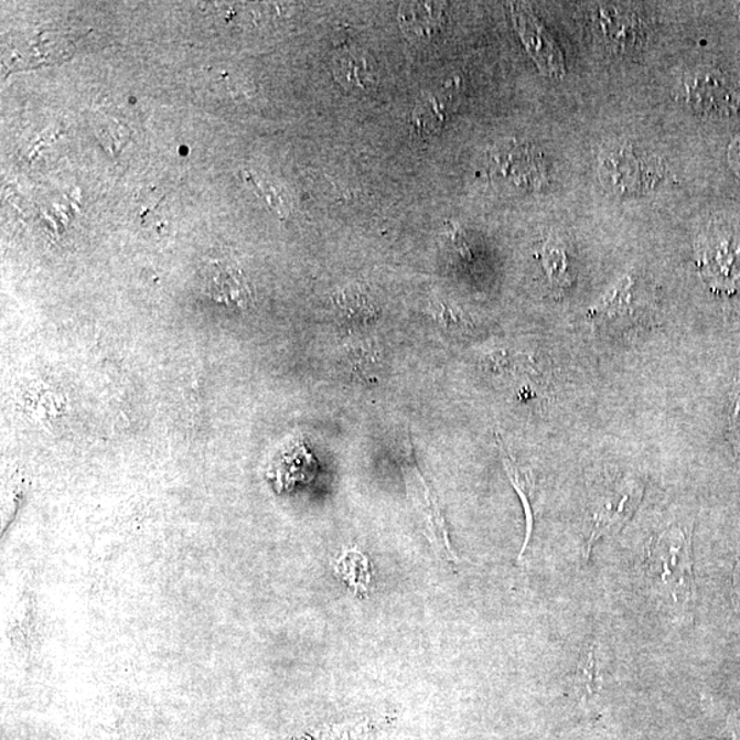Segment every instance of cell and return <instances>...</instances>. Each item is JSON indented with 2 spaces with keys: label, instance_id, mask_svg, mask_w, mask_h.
<instances>
[{
  "label": "cell",
  "instance_id": "obj_1",
  "mask_svg": "<svg viewBox=\"0 0 740 740\" xmlns=\"http://www.w3.org/2000/svg\"><path fill=\"white\" fill-rule=\"evenodd\" d=\"M650 589L671 614L685 619L695 602L693 525L674 523L654 536L646 550Z\"/></svg>",
  "mask_w": 740,
  "mask_h": 740
},
{
  "label": "cell",
  "instance_id": "obj_2",
  "mask_svg": "<svg viewBox=\"0 0 740 740\" xmlns=\"http://www.w3.org/2000/svg\"><path fill=\"white\" fill-rule=\"evenodd\" d=\"M642 485L632 479H618L603 487L592 502L587 533L586 557L604 536L612 535L629 522L642 500Z\"/></svg>",
  "mask_w": 740,
  "mask_h": 740
},
{
  "label": "cell",
  "instance_id": "obj_3",
  "mask_svg": "<svg viewBox=\"0 0 740 740\" xmlns=\"http://www.w3.org/2000/svg\"><path fill=\"white\" fill-rule=\"evenodd\" d=\"M601 179L614 194L637 195L653 189L658 180L657 167L646 160L634 147H619L603 158Z\"/></svg>",
  "mask_w": 740,
  "mask_h": 740
},
{
  "label": "cell",
  "instance_id": "obj_4",
  "mask_svg": "<svg viewBox=\"0 0 740 740\" xmlns=\"http://www.w3.org/2000/svg\"><path fill=\"white\" fill-rule=\"evenodd\" d=\"M687 98L700 115L728 118L740 115V92L716 72H703L687 83Z\"/></svg>",
  "mask_w": 740,
  "mask_h": 740
},
{
  "label": "cell",
  "instance_id": "obj_5",
  "mask_svg": "<svg viewBox=\"0 0 740 740\" xmlns=\"http://www.w3.org/2000/svg\"><path fill=\"white\" fill-rule=\"evenodd\" d=\"M700 274L711 290L736 292L740 290V245L733 240H721L700 254Z\"/></svg>",
  "mask_w": 740,
  "mask_h": 740
},
{
  "label": "cell",
  "instance_id": "obj_6",
  "mask_svg": "<svg viewBox=\"0 0 740 740\" xmlns=\"http://www.w3.org/2000/svg\"><path fill=\"white\" fill-rule=\"evenodd\" d=\"M207 292L214 301L246 309L251 303V290L240 269L225 262H213L206 270Z\"/></svg>",
  "mask_w": 740,
  "mask_h": 740
},
{
  "label": "cell",
  "instance_id": "obj_7",
  "mask_svg": "<svg viewBox=\"0 0 740 740\" xmlns=\"http://www.w3.org/2000/svg\"><path fill=\"white\" fill-rule=\"evenodd\" d=\"M455 92L450 84L422 96L411 117V131L420 137L437 133L455 107Z\"/></svg>",
  "mask_w": 740,
  "mask_h": 740
},
{
  "label": "cell",
  "instance_id": "obj_8",
  "mask_svg": "<svg viewBox=\"0 0 740 740\" xmlns=\"http://www.w3.org/2000/svg\"><path fill=\"white\" fill-rule=\"evenodd\" d=\"M596 24L601 35L614 47L632 49L640 43L642 31L636 15L623 8L604 6L597 9Z\"/></svg>",
  "mask_w": 740,
  "mask_h": 740
},
{
  "label": "cell",
  "instance_id": "obj_9",
  "mask_svg": "<svg viewBox=\"0 0 740 740\" xmlns=\"http://www.w3.org/2000/svg\"><path fill=\"white\" fill-rule=\"evenodd\" d=\"M399 22L406 35L428 41L437 36L444 25L442 6L432 2L404 3L399 9Z\"/></svg>",
  "mask_w": 740,
  "mask_h": 740
},
{
  "label": "cell",
  "instance_id": "obj_10",
  "mask_svg": "<svg viewBox=\"0 0 740 740\" xmlns=\"http://www.w3.org/2000/svg\"><path fill=\"white\" fill-rule=\"evenodd\" d=\"M335 77L344 88L368 92L377 82V73L371 56L358 50H346L335 56Z\"/></svg>",
  "mask_w": 740,
  "mask_h": 740
},
{
  "label": "cell",
  "instance_id": "obj_11",
  "mask_svg": "<svg viewBox=\"0 0 740 740\" xmlns=\"http://www.w3.org/2000/svg\"><path fill=\"white\" fill-rule=\"evenodd\" d=\"M604 671H607V658L603 650L597 642H591L581 653L579 663L576 665L573 675L575 693L580 698H592L601 691Z\"/></svg>",
  "mask_w": 740,
  "mask_h": 740
},
{
  "label": "cell",
  "instance_id": "obj_12",
  "mask_svg": "<svg viewBox=\"0 0 740 740\" xmlns=\"http://www.w3.org/2000/svg\"><path fill=\"white\" fill-rule=\"evenodd\" d=\"M518 17V30L522 32L524 42H527L529 51H533L535 60L539 62L545 71L553 76H559L564 72L561 54L547 33L541 30L538 22L530 20L529 15Z\"/></svg>",
  "mask_w": 740,
  "mask_h": 740
},
{
  "label": "cell",
  "instance_id": "obj_13",
  "mask_svg": "<svg viewBox=\"0 0 740 740\" xmlns=\"http://www.w3.org/2000/svg\"><path fill=\"white\" fill-rule=\"evenodd\" d=\"M500 450L507 476H510L513 487L516 489L519 500L523 502L525 519H527V535H525L523 549L518 556L519 561H522L525 551L528 549L529 540L533 538L534 533L535 483L533 478L529 476L528 472L523 471V469L517 465L516 461L511 459V455L507 454V451L504 448V443L502 442H500Z\"/></svg>",
  "mask_w": 740,
  "mask_h": 740
},
{
  "label": "cell",
  "instance_id": "obj_14",
  "mask_svg": "<svg viewBox=\"0 0 740 740\" xmlns=\"http://www.w3.org/2000/svg\"><path fill=\"white\" fill-rule=\"evenodd\" d=\"M335 573L355 594L368 596L372 585V567L369 558L364 553L357 549L344 551L335 564Z\"/></svg>",
  "mask_w": 740,
  "mask_h": 740
},
{
  "label": "cell",
  "instance_id": "obj_15",
  "mask_svg": "<svg viewBox=\"0 0 740 740\" xmlns=\"http://www.w3.org/2000/svg\"><path fill=\"white\" fill-rule=\"evenodd\" d=\"M632 280L625 278L604 297L598 307L590 310L589 319L596 325L608 326L624 319L631 307Z\"/></svg>",
  "mask_w": 740,
  "mask_h": 740
},
{
  "label": "cell",
  "instance_id": "obj_16",
  "mask_svg": "<svg viewBox=\"0 0 740 740\" xmlns=\"http://www.w3.org/2000/svg\"><path fill=\"white\" fill-rule=\"evenodd\" d=\"M540 261L544 264L547 276L556 290H562L572 282L570 278V267L567 253L558 245H546L540 254Z\"/></svg>",
  "mask_w": 740,
  "mask_h": 740
},
{
  "label": "cell",
  "instance_id": "obj_17",
  "mask_svg": "<svg viewBox=\"0 0 740 740\" xmlns=\"http://www.w3.org/2000/svg\"><path fill=\"white\" fill-rule=\"evenodd\" d=\"M372 732L373 721L366 719L325 727L323 730L291 740H366L372 736Z\"/></svg>",
  "mask_w": 740,
  "mask_h": 740
},
{
  "label": "cell",
  "instance_id": "obj_18",
  "mask_svg": "<svg viewBox=\"0 0 740 740\" xmlns=\"http://www.w3.org/2000/svg\"><path fill=\"white\" fill-rule=\"evenodd\" d=\"M339 307L343 310L350 320L371 321L376 315V309L373 307L368 293L361 291L360 288H350L343 291L339 297Z\"/></svg>",
  "mask_w": 740,
  "mask_h": 740
},
{
  "label": "cell",
  "instance_id": "obj_19",
  "mask_svg": "<svg viewBox=\"0 0 740 740\" xmlns=\"http://www.w3.org/2000/svg\"><path fill=\"white\" fill-rule=\"evenodd\" d=\"M433 313L437 314V319L446 330L449 331H462L466 330L469 321L465 319L459 309L451 307L449 303L438 302L437 307L433 309Z\"/></svg>",
  "mask_w": 740,
  "mask_h": 740
},
{
  "label": "cell",
  "instance_id": "obj_20",
  "mask_svg": "<svg viewBox=\"0 0 740 740\" xmlns=\"http://www.w3.org/2000/svg\"><path fill=\"white\" fill-rule=\"evenodd\" d=\"M251 183L256 185V189L258 192H261V195L265 197V200L268 201L269 205L276 208L279 213H286L287 208V203L285 200H282V196L279 194V191L275 189L274 185L270 184H262L259 182H256V180L251 179Z\"/></svg>",
  "mask_w": 740,
  "mask_h": 740
},
{
  "label": "cell",
  "instance_id": "obj_21",
  "mask_svg": "<svg viewBox=\"0 0 740 740\" xmlns=\"http://www.w3.org/2000/svg\"><path fill=\"white\" fill-rule=\"evenodd\" d=\"M730 420L733 444L740 453V383L733 397Z\"/></svg>",
  "mask_w": 740,
  "mask_h": 740
},
{
  "label": "cell",
  "instance_id": "obj_22",
  "mask_svg": "<svg viewBox=\"0 0 740 740\" xmlns=\"http://www.w3.org/2000/svg\"><path fill=\"white\" fill-rule=\"evenodd\" d=\"M728 157H730L733 171H736L740 176V137L736 141H732Z\"/></svg>",
  "mask_w": 740,
  "mask_h": 740
},
{
  "label": "cell",
  "instance_id": "obj_23",
  "mask_svg": "<svg viewBox=\"0 0 740 740\" xmlns=\"http://www.w3.org/2000/svg\"><path fill=\"white\" fill-rule=\"evenodd\" d=\"M733 591H736L737 598L740 602V559L733 569Z\"/></svg>",
  "mask_w": 740,
  "mask_h": 740
}]
</instances>
